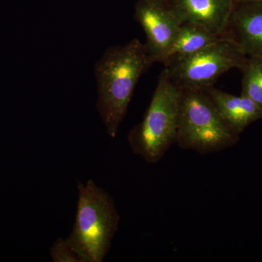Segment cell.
Listing matches in <instances>:
<instances>
[{
  "mask_svg": "<svg viewBox=\"0 0 262 262\" xmlns=\"http://www.w3.org/2000/svg\"><path fill=\"white\" fill-rule=\"evenodd\" d=\"M179 96L180 89L164 68L143 120L127 135L132 152L146 163H158L177 144Z\"/></svg>",
  "mask_w": 262,
  "mask_h": 262,
  "instance_id": "cell-3",
  "label": "cell"
},
{
  "mask_svg": "<svg viewBox=\"0 0 262 262\" xmlns=\"http://www.w3.org/2000/svg\"><path fill=\"white\" fill-rule=\"evenodd\" d=\"M203 90L224 121L237 135H241L253 122L262 120L261 108L244 95L227 94L214 86Z\"/></svg>",
  "mask_w": 262,
  "mask_h": 262,
  "instance_id": "cell-9",
  "label": "cell"
},
{
  "mask_svg": "<svg viewBox=\"0 0 262 262\" xmlns=\"http://www.w3.org/2000/svg\"><path fill=\"white\" fill-rule=\"evenodd\" d=\"M73 229L67 244L81 262H102L118 229L120 215L113 198L89 179L79 183Z\"/></svg>",
  "mask_w": 262,
  "mask_h": 262,
  "instance_id": "cell-2",
  "label": "cell"
},
{
  "mask_svg": "<svg viewBox=\"0 0 262 262\" xmlns=\"http://www.w3.org/2000/svg\"><path fill=\"white\" fill-rule=\"evenodd\" d=\"M234 0H175L170 11L180 24L192 23L222 37Z\"/></svg>",
  "mask_w": 262,
  "mask_h": 262,
  "instance_id": "cell-8",
  "label": "cell"
},
{
  "mask_svg": "<svg viewBox=\"0 0 262 262\" xmlns=\"http://www.w3.org/2000/svg\"><path fill=\"white\" fill-rule=\"evenodd\" d=\"M152 64L146 45L137 39L108 48L95 64L96 108L113 139L126 115L136 84Z\"/></svg>",
  "mask_w": 262,
  "mask_h": 262,
  "instance_id": "cell-1",
  "label": "cell"
},
{
  "mask_svg": "<svg viewBox=\"0 0 262 262\" xmlns=\"http://www.w3.org/2000/svg\"><path fill=\"white\" fill-rule=\"evenodd\" d=\"M221 37L198 24H181L178 37L163 63L171 58L189 56L201 51L216 42Z\"/></svg>",
  "mask_w": 262,
  "mask_h": 262,
  "instance_id": "cell-10",
  "label": "cell"
},
{
  "mask_svg": "<svg viewBox=\"0 0 262 262\" xmlns=\"http://www.w3.org/2000/svg\"><path fill=\"white\" fill-rule=\"evenodd\" d=\"M239 139L203 90L180 89L176 144L179 148L212 154L232 147Z\"/></svg>",
  "mask_w": 262,
  "mask_h": 262,
  "instance_id": "cell-4",
  "label": "cell"
},
{
  "mask_svg": "<svg viewBox=\"0 0 262 262\" xmlns=\"http://www.w3.org/2000/svg\"><path fill=\"white\" fill-rule=\"evenodd\" d=\"M146 1L153 3V4L158 5V6L162 7V8L170 10L175 0H146Z\"/></svg>",
  "mask_w": 262,
  "mask_h": 262,
  "instance_id": "cell-13",
  "label": "cell"
},
{
  "mask_svg": "<svg viewBox=\"0 0 262 262\" xmlns=\"http://www.w3.org/2000/svg\"><path fill=\"white\" fill-rule=\"evenodd\" d=\"M134 18L145 33L151 61L163 63L178 37L181 24L170 10L146 0H138Z\"/></svg>",
  "mask_w": 262,
  "mask_h": 262,
  "instance_id": "cell-6",
  "label": "cell"
},
{
  "mask_svg": "<svg viewBox=\"0 0 262 262\" xmlns=\"http://www.w3.org/2000/svg\"><path fill=\"white\" fill-rule=\"evenodd\" d=\"M242 72V93L262 110V58L247 57L239 69Z\"/></svg>",
  "mask_w": 262,
  "mask_h": 262,
  "instance_id": "cell-11",
  "label": "cell"
},
{
  "mask_svg": "<svg viewBox=\"0 0 262 262\" xmlns=\"http://www.w3.org/2000/svg\"><path fill=\"white\" fill-rule=\"evenodd\" d=\"M51 256L54 262H81L67 241L62 238H58L53 244L51 249Z\"/></svg>",
  "mask_w": 262,
  "mask_h": 262,
  "instance_id": "cell-12",
  "label": "cell"
},
{
  "mask_svg": "<svg viewBox=\"0 0 262 262\" xmlns=\"http://www.w3.org/2000/svg\"><path fill=\"white\" fill-rule=\"evenodd\" d=\"M222 37L248 57L262 58V0H237Z\"/></svg>",
  "mask_w": 262,
  "mask_h": 262,
  "instance_id": "cell-7",
  "label": "cell"
},
{
  "mask_svg": "<svg viewBox=\"0 0 262 262\" xmlns=\"http://www.w3.org/2000/svg\"><path fill=\"white\" fill-rule=\"evenodd\" d=\"M236 1H237V0H236Z\"/></svg>",
  "mask_w": 262,
  "mask_h": 262,
  "instance_id": "cell-15",
  "label": "cell"
},
{
  "mask_svg": "<svg viewBox=\"0 0 262 262\" xmlns=\"http://www.w3.org/2000/svg\"><path fill=\"white\" fill-rule=\"evenodd\" d=\"M234 1H236V0H234Z\"/></svg>",
  "mask_w": 262,
  "mask_h": 262,
  "instance_id": "cell-14",
  "label": "cell"
},
{
  "mask_svg": "<svg viewBox=\"0 0 262 262\" xmlns=\"http://www.w3.org/2000/svg\"><path fill=\"white\" fill-rule=\"evenodd\" d=\"M248 56L232 41L221 37L216 42L189 56L164 62L170 80L179 89H205L232 69L242 67Z\"/></svg>",
  "mask_w": 262,
  "mask_h": 262,
  "instance_id": "cell-5",
  "label": "cell"
}]
</instances>
